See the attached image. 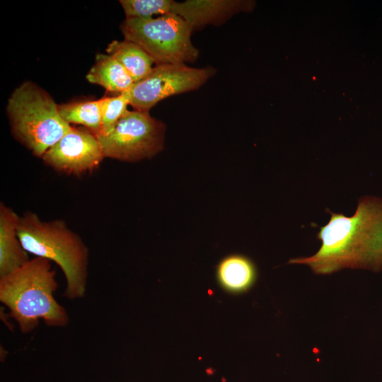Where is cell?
<instances>
[{"label":"cell","instance_id":"14","mask_svg":"<svg viewBox=\"0 0 382 382\" xmlns=\"http://www.w3.org/2000/svg\"><path fill=\"white\" fill-rule=\"evenodd\" d=\"M101 98L69 103L59 105V112L69 125H81L98 135L101 129Z\"/></svg>","mask_w":382,"mask_h":382},{"label":"cell","instance_id":"16","mask_svg":"<svg viewBox=\"0 0 382 382\" xmlns=\"http://www.w3.org/2000/svg\"><path fill=\"white\" fill-rule=\"evenodd\" d=\"M101 99V129L98 135H106L114 129L127 110L129 97L127 91L117 96Z\"/></svg>","mask_w":382,"mask_h":382},{"label":"cell","instance_id":"7","mask_svg":"<svg viewBox=\"0 0 382 382\" xmlns=\"http://www.w3.org/2000/svg\"><path fill=\"white\" fill-rule=\"evenodd\" d=\"M215 71L210 66L195 68L186 64L156 65L127 91L129 105L136 110L149 112L166 98L198 89Z\"/></svg>","mask_w":382,"mask_h":382},{"label":"cell","instance_id":"9","mask_svg":"<svg viewBox=\"0 0 382 382\" xmlns=\"http://www.w3.org/2000/svg\"><path fill=\"white\" fill-rule=\"evenodd\" d=\"M252 1L241 0L173 1L171 13L187 22L192 30L206 25H220L241 11L252 8Z\"/></svg>","mask_w":382,"mask_h":382},{"label":"cell","instance_id":"13","mask_svg":"<svg viewBox=\"0 0 382 382\" xmlns=\"http://www.w3.org/2000/svg\"><path fill=\"white\" fill-rule=\"evenodd\" d=\"M106 52L124 67L134 83L149 76L154 68L151 57L138 45L127 40L112 41Z\"/></svg>","mask_w":382,"mask_h":382},{"label":"cell","instance_id":"3","mask_svg":"<svg viewBox=\"0 0 382 382\" xmlns=\"http://www.w3.org/2000/svg\"><path fill=\"white\" fill-rule=\"evenodd\" d=\"M18 235L23 248L36 257L54 262L62 270L69 300L83 298L86 291L88 248L64 221H42L33 212L19 217Z\"/></svg>","mask_w":382,"mask_h":382},{"label":"cell","instance_id":"6","mask_svg":"<svg viewBox=\"0 0 382 382\" xmlns=\"http://www.w3.org/2000/svg\"><path fill=\"white\" fill-rule=\"evenodd\" d=\"M166 129L165 123L149 112L127 110L109 134L96 137L105 158L137 162L163 149Z\"/></svg>","mask_w":382,"mask_h":382},{"label":"cell","instance_id":"5","mask_svg":"<svg viewBox=\"0 0 382 382\" xmlns=\"http://www.w3.org/2000/svg\"><path fill=\"white\" fill-rule=\"evenodd\" d=\"M120 28L125 40L138 45L156 65L194 63L198 58L191 40L192 28L174 13L126 18Z\"/></svg>","mask_w":382,"mask_h":382},{"label":"cell","instance_id":"11","mask_svg":"<svg viewBox=\"0 0 382 382\" xmlns=\"http://www.w3.org/2000/svg\"><path fill=\"white\" fill-rule=\"evenodd\" d=\"M257 271L249 257L233 254L220 261L216 268V277L220 285L233 293L249 290L256 282Z\"/></svg>","mask_w":382,"mask_h":382},{"label":"cell","instance_id":"4","mask_svg":"<svg viewBox=\"0 0 382 382\" xmlns=\"http://www.w3.org/2000/svg\"><path fill=\"white\" fill-rule=\"evenodd\" d=\"M7 113L15 137L38 157L71 127L60 116L59 105L50 95L32 81L14 90L8 100Z\"/></svg>","mask_w":382,"mask_h":382},{"label":"cell","instance_id":"10","mask_svg":"<svg viewBox=\"0 0 382 382\" xmlns=\"http://www.w3.org/2000/svg\"><path fill=\"white\" fill-rule=\"evenodd\" d=\"M19 217L11 207L0 204V277L30 260L18 235Z\"/></svg>","mask_w":382,"mask_h":382},{"label":"cell","instance_id":"1","mask_svg":"<svg viewBox=\"0 0 382 382\" xmlns=\"http://www.w3.org/2000/svg\"><path fill=\"white\" fill-rule=\"evenodd\" d=\"M320 228L321 242L312 256L291 259L289 264L308 266L316 274H330L342 269L382 270V199L362 197L353 216L332 212Z\"/></svg>","mask_w":382,"mask_h":382},{"label":"cell","instance_id":"15","mask_svg":"<svg viewBox=\"0 0 382 382\" xmlns=\"http://www.w3.org/2000/svg\"><path fill=\"white\" fill-rule=\"evenodd\" d=\"M126 18H149L171 13L173 0H120Z\"/></svg>","mask_w":382,"mask_h":382},{"label":"cell","instance_id":"12","mask_svg":"<svg viewBox=\"0 0 382 382\" xmlns=\"http://www.w3.org/2000/svg\"><path fill=\"white\" fill-rule=\"evenodd\" d=\"M86 79L91 83L120 93L128 91L134 83L124 67L112 56L102 53L96 54L95 63Z\"/></svg>","mask_w":382,"mask_h":382},{"label":"cell","instance_id":"8","mask_svg":"<svg viewBox=\"0 0 382 382\" xmlns=\"http://www.w3.org/2000/svg\"><path fill=\"white\" fill-rule=\"evenodd\" d=\"M104 158L96 135L85 127H75L42 156L57 171L74 175L92 172Z\"/></svg>","mask_w":382,"mask_h":382},{"label":"cell","instance_id":"2","mask_svg":"<svg viewBox=\"0 0 382 382\" xmlns=\"http://www.w3.org/2000/svg\"><path fill=\"white\" fill-rule=\"evenodd\" d=\"M57 287L51 261L35 257L0 277V301L23 334L33 332L41 320L50 327L65 328L69 317L54 296Z\"/></svg>","mask_w":382,"mask_h":382}]
</instances>
